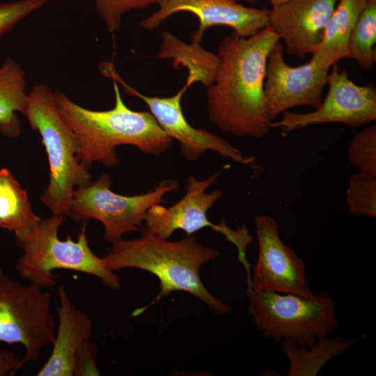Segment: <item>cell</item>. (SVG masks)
Instances as JSON below:
<instances>
[{"mask_svg": "<svg viewBox=\"0 0 376 376\" xmlns=\"http://www.w3.org/2000/svg\"><path fill=\"white\" fill-rule=\"evenodd\" d=\"M159 0H95L97 11L107 31L113 33L118 31L123 16L134 9H145L157 3Z\"/></svg>", "mask_w": 376, "mask_h": 376, "instance_id": "24", "label": "cell"}, {"mask_svg": "<svg viewBox=\"0 0 376 376\" xmlns=\"http://www.w3.org/2000/svg\"><path fill=\"white\" fill-rule=\"evenodd\" d=\"M112 82L115 104L109 110L86 109L63 93L54 92L59 112L76 136L78 159L88 169L95 162L116 166L118 146H134L146 155L158 156L172 145L173 139L152 114L129 108L121 97L119 84L115 80Z\"/></svg>", "mask_w": 376, "mask_h": 376, "instance_id": "2", "label": "cell"}, {"mask_svg": "<svg viewBox=\"0 0 376 376\" xmlns=\"http://www.w3.org/2000/svg\"><path fill=\"white\" fill-rule=\"evenodd\" d=\"M346 201L348 211L353 216L376 217V177L359 172L352 175Z\"/></svg>", "mask_w": 376, "mask_h": 376, "instance_id": "22", "label": "cell"}, {"mask_svg": "<svg viewBox=\"0 0 376 376\" xmlns=\"http://www.w3.org/2000/svg\"><path fill=\"white\" fill-rule=\"evenodd\" d=\"M157 4L158 10L142 19L139 26L150 31L169 17L188 12L198 19V26L191 34V42L197 44L212 26H228L238 36L248 38L268 25L269 10L244 6L234 0H159Z\"/></svg>", "mask_w": 376, "mask_h": 376, "instance_id": "14", "label": "cell"}, {"mask_svg": "<svg viewBox=\"0 0 376 376\" xmlns=\"http://www.w3.org/2000/svg\"><path fill=\"white\" fill-rule=\"evenodd\" d=\"M58 326L51 354L37 376H74L75 360L91 342L93 322L77 308L64 286L58 290Z\"/></svg>", "mask_w": 376, "mask_h": 376, "instance_id": "16", "label": "cell"}, {"mask_svg": "<svg viewBox=\"0 0 376 376\" xmlns=\"http://www.w3.org/2000/svg\"><path fill=\"white\" fill-rule=\"evenodd\" d=\"M350 163L359 173L376 177V125L355 133L347 148Z\"/></svg>", "mask_w": 376, "mask_h": 376, "instance_id": "23", "label": "cell"}, {"mask_svg": "<svg viewBox=\"0 0 376 376\" xmlns=\"http://www.w3.org/2000/svg\"><path fill=\"white\" fill-rule=\"evenodd\" d=\"M366 0H337L324 29L321 42L311 59L324 67L349 58L348 42Z\"/></svg>", "mask_w": 376, "mask_h": 376, "instance_id": "17", "label": "cell"}, {"mask_svg": "<svg viewBox=\"0 0 376 376\" xmlns=\"http://www.w3.org/2000/svg\"><path fill=\"white\" fill-rule=\"evenodd\" d=\"M23 114L38 132L47 155L49 183L40 198L54 215L68 214L75 188L91 182L88 169L78 159L76 136L59 112L49 86H34L27 95Z\"/></svg>", "mask_w": 376, "mask_h": 376, "instance_id": "4", "label": "cell"}, {"mask_svg": "<svg viewBox=\"0 0 376 376\" xmlns=\"http://www.w3.org/2000/svg\"><path fill=\"white\" fill-rule=\"evenodd\" d=\"M357 340V338L345 340L340 336H327L318 339L310 346H299L291 339H284L281 340L282 352L290 363L287 375H318L327 363Z\"/></svg>", "mask_w": 376, "mask_h": 376, "instance_id": "19", "label": "cell"}, {"mask_svg": "<svg viewBox=\"0 0 376 376\" xmlns=\"http://www.w3.org/2000/svg\"><path fill=\"white\" fill-rule=\"evenodd\" d=\"M103 257L113 272L136 268L154 274L159 281L160 290L154 304L162 297L175 291H185L206 304L220 315L232 311L231 307L214 297L200 277L201 267L217 258L219 251L200 243L194 235L177 242L143 234L139 238H120Z\"/></svg>", "mask_w": 376, "mask_h": 376, "instance_id": "3", "label": "cell"}, {"mask_svg": "<svg viewBox=\"0 0 376 376\" xmlns=\"http://www.w3.org/2000/svg\"><path fill=\"white\" fill-rule=\"evenodd\" d=\"M246 295L253 323L269 339L310 346L329 336L338 323L336 301L326 293L305 297L251 288Z\"/></svg>", "mask_w": 376, "mask_h": 376, "instance_id": "6", "label": "cell"}, {"mask_svg": "<svg viewBox=\"0 0 376 376\" xmlns=\"http://www.w3.org/2000/svg\"><path fill=\"white\" fill-rule=\"evenodd\" d=\"M21 368V359L15 353L0 350V376L13 375Z\"/></svg>", "mask_w": 376, "mask_h": 376, "instance_id": "27", "label": "cell"}, {"mask_svg": "<svg viewBox=\"0 0 376 376\" xmlns=\"http://www.w3.org/2000/svg\"><path fill=\"white\" fill-rule=\"evenodd\" d=\"M329 70L328 91L320 106L308 113H282L281 120L272 122L270 127L280 128L283 136L291 132L311 125L341 123L358 128L376 120V88L372 83L359 86L350 78L345 68L337 63Z\"/></svg>", "mask_w": 376, "mask_h": 376, "instance_id": "11", "label": "cell"}, {"mask_svg": "<svg viewBox=\"0 0 376 376\" xmlns=\"http://www.w3.org/2000/svg\"><path fill=\"white\" fill-rule=\"evenodd\" d=\"M221 171L222 169L203 180L189 177L185 195L178 202L170 207L158 204L149 209L141 227V233L168 240L177 230H184L188 236L202 228H210L222 234L236 247L237 259L245 269L247 286H250L251 265L246 258V251L248 245L253 241V236L244 225L234 230L226 224L224 218L214 224L207 215L208 210L223 194L219 189H214L210 193L205 191L217 181Z\"/></svg>", "mask_w": 376, "mask_h": 376, "instance_id": "7", "label": "cell"}, {"mask_svg": "<svg viewBox=\"0 0 376 376\" xmlns=\"http://www.w3.org/2000/svg\"><path fill=\"white\" fill-rule=\"evenodd\" d=\"M26 74L15 60L8 58L0 67V132L18 137L21 123L16 113L24 112L27 103Z\"/></svg>", "mask_w": 376, "mask_h": 376, "instance_id": "18", "label": "cell"}, {"mask_svg": "<svg viewBox=\"0 0 376 376\" xmlns=\"http://www.w3.org/2000/svg\"><path fill=\"white\" fill-rule=\"evenodd\" d=\"M254 222L258 256L253 267L251 288L313 297L306 279V265L282 242L276 219L261 214L255 217Z\"/></svg>", "mask_w": 376, "mask_h": 376, "instance_id": "13", "label": "cell"}, {"mask_svg": "<svg viewBox=\"0 0 376 376\" xmlns=\"http://www.w3.org/2000/svg\"><path fill=\"white\" fill-rule=\"evenodd\" d=\"M65 217L54 215L40 221L25 235L16 239L23 253L15 264L17 274L42 288L56 284V269H68L93 275L111 290L121 287L120 278L103 258L91 249L84 223L75 241L70 236L61 240L58 230Z\"/></svg>", "mask_w": 376, "mask_h": 376, "instance_id": "5", "label": "cell"}, {"mask_svg": "<svg viewBox=\"0 0 376 376\" xmlns=\"http://www.w3.org/2000/svg\"><path fill=\"white\" fill-rule=\"evenodd\" d=\"M111 185L109 175L102 174L93 182L77 187L68 214L75 221L98 220L104 226V239L111 242L141 228L149 209L164 203L166 193L179 189L177 180L166 179L146 193L123 196L113 192Z\"/></svg>", "mask_w": 376, "mask_h": 376, "instance_id": "8", "label": "cell"}, {"mask_svg": "<svg viewBox=\"0 0 376 376\" xmlns=\"http://www.w3.org/2000/svg\"><path fill=\"white\" fill-rule=\"evenodd\" d=\"M99 70L102 76L115 80L120 85L126 94L146 103L163 131L179 142L181 155L186 160L196 162L206 151L212 150L235 163L249 166L253 169L256 176L261 174L262 170L256 164L255 157L244 155L239 148L222 137L204 129H196L188 123L183 113L181 102L187 90L196 82L193 75H187L185 85L175 95L163 97L143 95L130 86L111 61L102 63Z\"/></svg>", "mask_w": 376, "mask_h": 376, "instance_id": "10", "label": "cell"}, {"mask_svg": "<svg viewBox=\"0 0 376 376\" xmlns=\"http://www.w3.org/2000/svg\"><path fill=\"white\" fill-rule=\"evenodd\" d=\"M376 0H366L352 31L348 56L364 70H372L376 61Z\"/></svg>", "mask_w": 376, "mask_h": 376, "instance_id": "21", "label": "cell"}, {"mask_svg": "<svg viewBox=\"0 0 376 376\" xmlns=\"http://www.w3.org/2000/svg\"><path fill=\"white\" fill-rule=\"evenodd\" d=\"M337 0H289L272 6L268 25L288 55L303 58L319 46Z\"/></svg>", "mask_w": 376, "mask_h": 376, "instance_id": "15", "label": "cell"}, {"mask_svg": "<svg viewBox=\"0 0 376 376\" xmlns=\"http://www.w3.org/2000/svg\"><path fill=\"white\" fill-rule=\"evenodd\" d=\"M235 1H249V2H255L257 0H234Z\"/></svg>", "mask_w": 376, "mask_h": 376, "instance_id": "29", "label": "cell"}, {"mask_svg": "<svg viewBox=\"0 0 376 376\" xmlns=\"http://www.w3.org/2000/svg\"><path fill=\"white\" fill-rule=\"evenodd\" d=\"M272 5V6H277L283 3L287 2L289 0H269Z\"/></svg>", "mask_w": 376, "mask_h": 376, "instance_id": "28", "label": "cell"}, {"mask_svg": "<svg viewBox=\"0 0 376 376\" xmlns=\"http://www.w3.org/2000/svg\"><path fill=\"white\" fill-rule=\"evenodd\" d=\"M279 41L269 25L248 38L233 32L220 41L217 68L206 98L209 119L222 132L254 139L268 134L272 122L265 109V68Z\"/></svg>", "mask_w": 376, "mask_h": 376, "instance_id": "1", "label": "cell"}, {"mask_svg": "<svg viewBox=\"0 0 376 376\" xmlns=\"http://www.w3.org/2000/svg\"><path fill=\"white\" fill-rule=\"evenodd\" d=\"M331 68L311 60L293 67L284 59V47L279 41L269 52L265 68L264 95L266 113L272 122L295 107L318 108Z\"/></svg>", "mask_w": 376, "mask_h": 376, "instance_id": "12", "label": "cell"}, {"mask_svg": "<svg viewBox=\"0 0 376 376\" xmlns=\"http://www.w3.org/2000/svg\"><path fill=\"white\" fill-rule=\"evenodd\" d=\"M97 347L90 343L77 355L75 364V375H100L97 366Z\"/></svg>", "mask_w": 376, "mask_h": 376, "instance_id": "26", "label": "cell"}, {"mask_svg": "<svg viewBox=\"0 0 376 376\" xmlns=\"http://www.w3.org/2000/svg\"><path fill=\"white\" fill-rule=\"evenodd\" d=\"M56 329L50 293L36 284L14 281L0 269V343L24 347L22 367L53 343Z\"/></svg>", "mask_w": 376, "mask_h": 376, "instance_id": "9", "label": "cell"}, {"mask_svg": "<svg viewBox=\"0 0 376 376\" xmlns=\"http://www.w3.org/2000/svg\"><path fill=\"white\" fill-rule=\"evenodd\" d=\"M40 219L32 210L26 190L8 169H0V228L13 232L19 239Z\"/></svg>", "mask_w": 376, "mask_h": 376, "instance_id": "20", "label": "cell"}, {"mask_svg": "<svg viewBox=\"0 0 376 376\" xmlns=\"http://www.w3.org/2000/svg\"><path fill=\"white\" fill-rule=\"evenodd\" d=\"M45 3L46 0L0 2V38Z\"/></svg>", "mask_w": 376, "mask_h": 376, "instance_id": "25", "label": "cell"}]
</instances>
